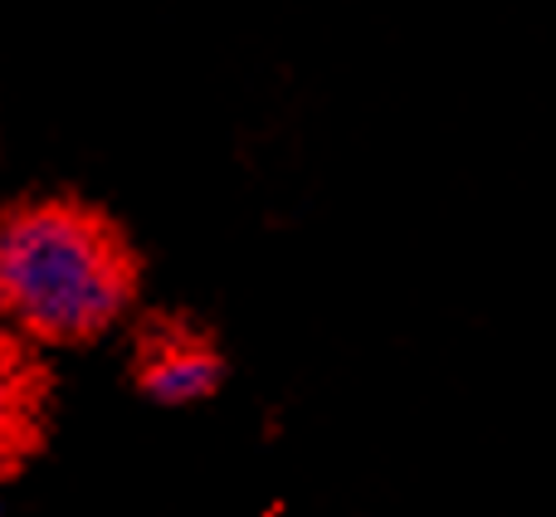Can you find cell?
<instances>
[{
  "mask_svg": "<svg viewBox=\"0 0 556 517\" xmlns=\"http://www.w3.org/2000/svg\"><path fill=\"white\" fill-rule=\"evenodd\" d=\"M127 240L78 201H35L0 220V313L35 342H88L132 307Z\"/></svg>",
  "mask_w": 556,
  "mask_h": 517,
  "instance_id": "obj_1",
  "label": "cell"
},
{
  "mask_svg": "<svg viewBox=\"0 0 556 517\" xmlns=\"http://www.w3.org/2000/svg\"><path fill=\"white\" fill-rule=\"evenodd\" d=\"M137 376L142 391L162 405H191L205 401L220 381V356L201 342V337L181 332V327H162L147 337V346L137 352Z\"/></svg>",
  "mask_w": 556,
  "mask_h": 517,
  "instance_id": "obj_2",
  "label": "cell"
},
{
  "mask_svg": "<svg viewBox=\"0 0 556 517\" xmlns=\"http://www.w3.org/2000/svg\"><path fill=\"white\" fill-rule=\"evenodd\" d=\"M39 415V376L25 362V352L0 337V464H10L35 434Z\"/></svg>",
  "mask_w": 556,
  "mask_h": 517,
  "instance_id": "obj_3",
  "label": "cell"
},
{
  "mask_svg": "<svg viewBox=\"0 0 556 517\" xmlns=\"http://www.w3.org/2000/svg\"><path fill=\"white\" fill-rule=\"evenodd\" d=\"M0 323H5V313H0Z\"/></svg>",
  "mask_w": 556,
  "mask_h": 517,
  "instance_id": "obj_4",
  "label": "cell"
}]
</instances>
